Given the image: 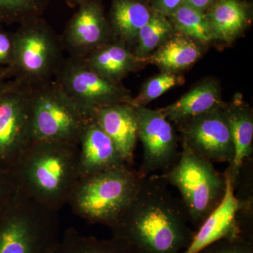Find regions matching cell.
<instances>
[{"instance_id": "obj_12", "label": "cell", "mask_w": 253, "mask_h": 253, "mask_svg": "<svg viewBox=\"0 0 253 253\" xmlns=\"http://www.w3.org/2000/svg\"><path fill=\"white\" fill-rule=\"evenodd\" d=\"M224 105L176 126L182 147L212 163L229 164L234 158V147Z\"/></svg>"}, {"instance_id": "obj_33", "label": "cell", "mask_w": 253, "mask_h": 253, "mask_svg": "<svg viewBox=\"0 0 253 253\" xmlns=\"http://www.w3.org/2000/svg\"><path fill=\"white\" fill-rule=\"evenodd\" d=\"M10 79L9 76L6 74V73L1 72L0 71V86L2 85L3 84L7 81V80Z\"/></svg>"}, {"instance_id": "obj_15", "label": "cell", "mask_w": 253, "mask_h": 253, "mask_svg": "<svg viewBox=\"0 0 253 253\" xmlns=\"http://www.w3.org/2000/svg\"><path fill=\"white\" fill-rule=\"evenodd\" d=\"M232 137L234 156L224 174L236 189L241 179L245 163L253 154V113L241 94H236L231 103L223 106Z\"/></svg>"}, {"instance_id": "obj_24", "label": "cell", "mask_w": 253, "mask_h": 253, "mask_svg": "<svg viewBox=\"0 0 253 253\" xmlns=\"http://www.w3.org/2000/svg\"><path fill=\"white\" fill-rule=\"evenodd\" d=\"M168 18L175 32L189 36L205 45L214 42L206 13L184 4Z\"/></svg>"}, {"instance_id": "obj_32", "label": "cell", "mask_w": 253, "mask_h": 253, "mask_svg": "<svg viewBox=\"0 0 253 253\" xmlns=\"http://www.w3.org/2000/svg\"><path fill=\"white\" fill-rule=\"evenodd\" d=\"M68 6H71V7H76V6H79L81 4L84 0H64Z\"/></svg>"}, {"instance_id": "obj_21", "label": "cell", "mask_w": 253, "mask_h": 253, "mask_svg": "<svg viewBox=\"0 0 253 253\" xmlns=\"http://www.w3.org/2000/svg\"><path fill=\"white\" fill-rule=\"evenodd\" d=\"M205 13L213 41L226 44L239 38L250 23L249 10L241 0H216Z\"/></svg>"}, {"instance_id": "obj_16", "label": "cell", "mask_w": 253, "mask_h": 253, "mask_svg": "<svg viewBox=\"0 0 253 253\" xmlns=\"http://www.w3.org/2000/svg\"><path fill=\"white\" fill-rule=\"evenodd\" d=\"M94 116L126 164L131 166L138 139L135 107L131 103L110 105L96 110Z\"/></svg>"}, {"instance_id": "obj_11", "label": "cell", "mask_w": 253, "mask_h": 253, "mask_svg": "<svg viewBox=\"0 0 253 253\" xmlns=\"http://www.w3.org/2000/svg\"><path fill=\"white\" fill-rule=\"evenodd\" d=\"M138 125V139L142 143V163L138 171L141 177L158 171L166 172L179 158V138L172 123L158 110L134 106Z\"/></svg>"}, {"instance_id": "obj_20", "label": "cell", "mask_w": 253, "mask_h": 253, "mask_svg": "<svg viewBox=\"0 0 253 253\" xmlns=\"http://www.w3.org/2000/svg\"><path fill=\"white\" fill-rule=\"evenodd\" d=\"M153 12L145 0H112L108 19L113 39L131 49L138 33L149 22Z\"/></svg>"}, {"instance_id": "obj_22", "label": "cell", "mask_w": 253, "mask_h": 253, "mask_svg": "<svg viewBox=\"0 0 253 253\" xmlns=\"http://www.w3.org/2000/svg\"><path fill=\"white\" fill-rule=\"evenodd\" d=\"M52 253H137L121 239L113 237L100 240L94 236L82 235L75 229L69 228Z\"/></svg>"}, {"instance_id": "obj_30", "label": "cell", "mask_w": 253, "mask_h": 253, "mask_svg": "<svg viewBox=\"0 0 253 253\" xmlns=\"http://www.w3.org/2000/svg\"><path fill=\"white\" fill-rule=\"evenodd\" d=\"M185 1L186 0H151V7L153 11L168 17Z\"/></svg>"}, {"instance_id": "obj_28", "label": "cell", "mask_w": 253, "mask_h": 253, "mask_svg": "<svg viewBox=\"0 0 253 253\" xmlns=\"http://www.w3.org/2000/svg\"><path fill=\"white\" fill-rule=\"evenodd\" d=\"M14 61V33L5 31L0 24V71L11 78Z\"/></svg>"}, {"instance_id": "obj_31", "label": "cell", "mask_w": 253, "mask_h": 253, "mask_svg": "<svg viewBox=\"0 0 253 253\" xmlns=\"http://www.w3.org/2000/svg\"><path fill=\"white\" fill-rule=\"evenodd\" d=\"M215 1L216 0H186L184 4L202 12H206Z\"/></svg>"}, {"instance_id": "obj_25", "label": "cell", "mask_w": 253, "mask_h": 253, "mask_svg": "<svg viewBox=\"0 0 253 253\" xmlns=\"http://www.w3.org/2000/svg\"><path fill=\"white\" fill-rule=\"evenodd\" d=\"M51 0H0V24H21L41 17Z\"/></svg>"}, {"instance_id": "obj_27", "label": "cell", "mask_w": 253, "mask_h": 253, "mask_svg": "<svg viewBox=\"0 0 253 253\" xmlns=\"http://www.w3.org/2000/svg\"><path fill=\"white\" fill-rule=\"evenodd\" d=\"M198 253H253V236L219 240Z\"/></svg>"}, {"instance_id": "obj_13", "label": "cell", "mask_w": 253, "mask_h": 253, "mask_svg": "<svg viewBox=\"0 0 253 253\" xmlns=\"http://www.w3.org/2000/svg\"><path fill=\"white\" fill-rule=\"evenodd\" d=\"M78 7L61 38L68 56L83 58L113 38L101 0H84Z\"/></svg>"}, {"instance_id": "obj_19", "label": "cell", "mask_w": 253, "mask_h": 253, "mask_svg": "<svg viewBox=\"0 0 253 253\" xmlns=\"http://www.w3.org/2000/svg\"><path fill=\"white\" fill-rule=\"evenodd\" d=\"M205 44L175 32L147 59L162 72L179 74L194 64L204 54Z\"/></svg>"}, {"instance_id": "obj_29", "label": "cell", "mask_w": 253, "mask_h": 253, "mask_svg": "<svg viewBox=\"0 0 253 253\" xmlns=\"http://www.w3.org/2000/svg\"><path fill=\"white\" fill-rule=\"evenodd\" d=\"M18 189L13 171L0 169V216L12 202Z\"/></svg>"}, {"instance_id": "obj_5", "label": "cell", "mask_w": 253, "mask_h": 253, "mask_svg": "<svg viewBox=\"0 0 253 253\" xmlns=\"http://www.w3.org/2000/svg\"><path fill=\"white\" fill-rule=\"evenodd\" d=\"M161 177L179 190L190 223L199 229L220 205L226 193V180L213 163L182 147L176 162Z\"/></svg>"}, {"instance_id": "obj_7", "label": "cell", "mask_w": 253, "mask_h": 253, "mask_svg": "<svg viewBox=\"0 0 253 253\" xmlns=\"http://www.w3.org/2000/svg\"><path fill=\"white\" fill-rule=\"evenodd\" d=\"M92 116L82 110L54 80L32 87L33 143L78 144Z\"/></svg>"}, {"instance_id": "obj_4", "label": "cell", "mask_w": 253, "mask_h": 253, "mask_svg": "<svg viewBox=\"0 0 253 253\" xmlns=\"http://www.w3.org/2000/svg\"><path fill=\"white\" fill-rule=\"evenodd\" d=\"M59 234V211L19 189L0 216V253H52Z\"/></svg>"}, {"instance_id": "obj_1", "label": "cell", "mask_w": 253, "mask_h": 253, "mask_svg": "<svg viewBox=\"0 0 253 253\" xmlns=\"http://www.w3.org/2000/svg\"><path fill=\"white\" fill-rule=\"evenodd\" d=\"M157 174L141 179L135 198L113 226V236L137 253H181L192 241L196 231L180 198Z\"/></svg>"}, {"instance_id": "obj_17", "label": "cell", "mask_w": 253, "mask_h": 253, "mask_svg": "<svg viewBox=\"0 0 253 253\" xmlns=\"http://www.w3.org/2000/svg\"><path fill=\"white\" fill-rule=\"evenodd\" d=\"M78 59L103 77L117 83H122L129 73L140 71L148 63L136 56L126 44L114 39Z\"/></svg>"}, {"instance_id": "obj_2", "label": "cell", "mask_w": 253, "mask_h": 253, "mask_svg": "<svg viewBox=\"0 0 253 253\" xmlns=\"http://www.w3.org/2000/svg\"><path fill=\"white\" fill-rule=\"evenodd\" d=\"M78 158V144L33 143L12 171L25 194L59 211L81 178Z\"/></svg>"}, {"instance_id": "obj_3", "label": "cell", "mask_w": 253, "mask_h": 253, "mask_svg": "<svg viewBox=\"0 0 253 253\" xmlns=\"http://www.w3.org/2000/svg\"><path fill=\"white\" fill-rule=\"evenodd\" d=\"M141 179L128 165L80 178L68 204L78 217L112 229L135 198Z\"/></svg>"}, {"instance_id": "obj_23", "label": "cell", "mask_w": 253, "mask_h": 253, "mask_svg": "<svg viewBox=\"0 0 253 253\" xmlns=\"http://www.w3.org/2000/svg\"><path fill=\"white\" fill-rule=\"evenodd\" d=\"M174 33L168 18L154 11L149 22L138 33L133 52L139 59L147 61L150 55Z\"/></svg>"}, {"instance_id": "obj_26", "label": "cell", "mask_w": 253, "mask_h": 253, "mask_svg": "<svg viewBox=\"0 0 253 253\" xmlns=\"http://www.w3.org/2000/svg\"><path fill=\"white\" fill-rule=\"evenodd\" d=\"M184 80L176 73L162 72L150 78L143 84L140 92L133 97L131 104L134 106H146L176 85L182 84Z\"/></svg>"}, {"instance_id": "obj_9", "label": "cell", "mask_w": 253, "mask_h": 253, "mask_svg": "<svg viewBox=\"0 0 253 253\" xmlns=\"http://www.w3.org/2000/svg\"><path fill=\"white\" fill-rule=\"evenodd\" d=\"M54 81L82 110L94 116L98 109L131 103L130 91L122 83L106 79L78 58H66Z\"/></svg>"}, {"instance_id": "obj_10", "label": "cell", "mask_w": 253, "mask_h": 253, "mask_svg": "<svg viewBox=\"0 0 253 253\" xmlns=\"http://www.w3.org/2000/svg\"><path fill=\"white\" fill-rule=\"evenodd\" d=\"M224 175L226 189L224 199L205 219L187 249L181 253H198L221 239L253 236V198L237 197L230 179Z\"/></svg>"}, {"instance_id": "obj_6", "label": "cell", "mask_w": 253, "mask_h": 253, "mask_svg": "<svg viewBox=\"0 0 253 253\" xmlns=\"http://www.w3.org/2000/svg\"><path fill=\"white\" fill-rule=\"evenodd\" d=\"M11 78L35 87L53 81L66 58L61 36L42 17L18 25Z\"/></svg>"}, {"instance_id": "obj_8", "label": "cell", "mask_w": 253, "mask_h": 253, "mask_svg": "<svg viewBox=\"0 0 253 253\" xmlns=\"http://www.w3.org/2000/svg\"><path fill=\"white\" fill-rule=\"evenodd\" d=\"M32 87L10 78L0 86V169L12 171L33 144Z\"/></svg>"}, {"instance_id": "obj_14", "label": "cell", "mask_w": 253, "mask_h": 253, "mask_svg": "<svg viewBox=\"0 0 253 253\" xmlns=\"http://www.w3.org/2000/svg\"><path fill=\"white\" fill-rule=\"evenodd\" d=\"M78 149V169L81 178L127 165L94 116L82 131Z\"/></svg>"}, {"instance_id": "obj_18", "label": "cell", "mask_w": 253, "mask_h": 253, "mask_svg": "<svg viewBox=\"0 0 253 253\" xmlns=\"http://www.w3.org/2000/svg\"><path fill=\"white\" fill-rule=\"evenodd\" d=\"M224 104L221 100L219 83L213 78H206L175 102L158 111L169 122L177 126L190 118L221 107Z\"/></svg>"}]
</instances>
